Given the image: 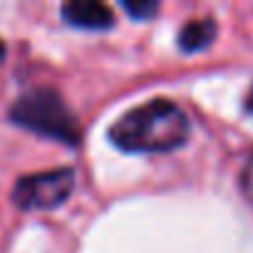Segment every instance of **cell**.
<instances>
[{
    "instance_id": "52a82bcc",
    "label": "cell",
    "mask_w": 253,
    "mask_h": 253,
    "mask_svg": "<svg viewBox=\"0 0 253 253\" xmlns=\"http://www.w3.org/2000/svg\"><path fill=\"white\" fill-rule=\"evenodd\" d=\"M241 189H243L246 199L253 204V154L248 157V162H246V167L241 171Z\"/></svg>"
},
{
    "instance_id": "3957f363",
    "label": "cell",
    "mask_w": 253,
    "mask_h": 253,
    "mask_svg": "<svg viewBox=\"0 0 253 253\" xmlns=\"http://www.w3.org/2000/svg\"><path fill=\"white\" fill-rule=\"evenodd\" d=\"M75 189L72 169H50L18 179L13 189V201L20 209H55L67 201Z\"/></svg>"
},
{
    "instance_id": "6da1fadb",
    "label": "cell",
    "mask_w": 253,
    "mask_h": 253,
    "mask_svg": "<svg viewBox=\"0 0 253 253\" xmlns=\"http://www.w3.org/2000/svg\"><path fill=\"white\" fill-rule=\"evenodd\" d=\"M189 137V119L171 99H152L119 117L109 139L124 152L162 154L181 147Z\"/></svg>"
},
{
    "instance_id": "8992f818",
    "label": "cell",
    "mask_w": 253,
    "mask_h": 253,
    "mask_svg": "<svg viewBox=\"0 0 253 253\" xmlns=\"http://www.w3.org/2000/svg\"><path fill=\"white\" fill-rule=\"evenodd\" d=\"M124 10L129 13L132 18L149 20L152 15H157L159 5H157V3H152V0H139V3H129V0H126V3H124Z\"/></svg>"
},
{
    "instance_id": "7a4b0ae2",
    "label": "cell",
    "mask_w": 253,
    "mask_h": 253,
    "mask_svg": "<svg viewBox=\"0 0 253 253\" xmlns=\"http://www.w3.org/2000/svg\"><path fill=\"white\" fill-rule=\"evenodd\" d=\"M10 119L30 132H38L50 139H60L65 144H80V124L77 117L70 112L65 99L55 89H30L25 92L13 107Z\"/></svg>"
},
{
    "instance_id": "5b68a950",
    "label": "cell",
    "mask_w": 253,
    "mask_h": 253,
    "mask_svg": "<svg viewBox=\"0 0 253 253\" xmlns=\"http://www.w3.org/2000/svg\"><path fill=\"white\" fill-rule=\"evenodd\" d=\"M216 38V23L213 18H196L191 23H186L179 33V45L181 50L186 52H196V50H204L213 42Z\"/></svg>"
},
{
    "instance_id": "277c9868",
    "label": "cell",
    "mask_w": 253,
    "mask_h": 253,
    "mask_svg": "<svg viewBox=\"0 0 253 253\" xmlns=\"http://www.w3.org/2000/svg\"><path fill=\"white\" fill-rule=\"evenodd\" d=\"M62 18L70 25L84 28V30H107L114 25V15L104 3L97 0H72L62 5Z\"/></svg>"
},
{
    "instance_id": "ba28073f",
    "label": "cell",
    "mask_w": 253,
    "mask_h": 253,
    "mask_svg": "<svg viewBox=\"0 0 253 253\" xmlns=\"http://www.w3.org/2000/svg\"><path fill=\"white\" fill-rule=\"evenodd\" d=\"M3 55H5V45H3V40H0V60H3Z\"/></svg>"
}]
</instances>
